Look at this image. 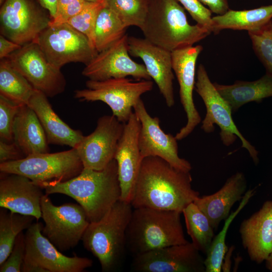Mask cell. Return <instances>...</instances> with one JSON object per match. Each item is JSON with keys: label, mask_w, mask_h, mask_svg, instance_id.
<instances>
[{"label": "cell", "mask_w": 272, "mask_h": 272, "mask_svg": "<svg viewBox=\"0 0 272 272\" xmlns=\"http://www.w3.org/2000/svg\"><path fill=\"white\" fill-rule=\"evenodd\" d=\"M35 89L7 58L0 61V95L20 105H27Z\"/></svg>", "instance_id": "obj_28"}, {"label": "cell", "mask_w": 272, "mask_h": 272, "mask_svg": "<svg viewBox=\"0 0 272 272\" xmlns=\"http://www.w3.org/2000/svg\"><path fill=\"white\" fill-rule=\"evenodd\" d=\"M129 54L141 58L151 78L157 84L168 107L175 103L171 52L160 47L146 38L128 36Z\"/></svg>", "instance_id": "obj_19"}, {"label": "cell", "mask_w": 272, "mask_h": 272, "mask_svg": "<svg viewBox=\"0 0 272 272\" xmlns=\"http://www.w3.org/2000/svg\"><path fill=\"white\" fill-rule=\"evenodd\" d=\"M126 28L118 16L105 6L99 14L94 31V46L100 52L114 44L125 34Z\"/></svg>", "instance_id": "obj_32"}, {"label": "cell", "mask_w": 272, "mask_h": 272, "mask_svg": "<svg viewBox=\"0 0 272 272\" xmlns=\"http://www.w3.org/2000/svg\"><path fill=\"white\" fill-rule=\"evenodd\" d=\"M104 1L106 6L118 16L125 28H142L147 15L149 0Z\"/></svg>", "instance_id": "obj_33"}, {"label": "cell", "mask_w": 272, "mask_h": 272, "mask_svg": "<svg viewBox=\"0 0 272 272\" xmlns=\"http://www.w3.org/2000/svg\"><path fill=\"white\" fill-rule=\"evenodd\" d=\"M248 34L255 55L266 74L272 77V19L261 27L248 31Z\"/></svg>", "instance_id": "obj_34"}, {"label": "cell", "mask_w": 272, "mask_h": 272, "mask_svg": "<svg viewBox=\"0 0 272 272\" xmlns=\"http://www.w3.org/2000/svg\"><path fill=\"white\" fill-rule=\"evenodd\" d=\"M246 188L247 181L244 174L237 172L229 177L218 191L199 196L193 202L207 216L215 230L220 222L228 217L235 203L242 199Z\"/></svg>", "instance_id": "obj_23"}, {"label": "cell", "mask_w": 272, "mask_h": 272, "mask_svg": "<svg viewBox=\"0 0 272 272\" xmlns=\"http://www.w3.org/2000/svg\"><path fill=\"white\" fill-rule=\"evenodd\" d=\"M0 207L14 213L41 218L42 188L29 178L1 172Z\"/></svg>", "instance_id": "obj_21"}, {"label": "cell", "mask_w": 272, "mask_h": 272, "mask_svg": "<svg viewBox=\"0 0 272 272\" xmlns=\"http://www.w3.org/2000/svg\"><path fill=\"white\" fill-rule=\"evenodd\" d=\"M141 122L133 113L124 123L114 156L121 188L120 200L130 203L142 162L139 147Z\"/></svg>", "instance_id": "obj_20"}, {"label": "cell", "mask_w": 272, "mask_h": 272, "mask_svg": "<svg viewBox=\"0 0 272 272\" xmlns=\"http://www.w3.org/2000/svg\"><path fill=\"white\" fill-rule=\"evenodd\" d=\"M83 169L75 148L54 153L33 154L0 163L1 172L24 176L36 184L66 181L78 176Z\"/></svg>", "instance_id": "obj_7"}, {"label": "cell", "mask_w": 272, "mask_h": 272, "mask_svg": "<svg viewBox=\"0 0 272 272\" xmlns=\"http://www.w3.org/2000/svg\"><path fill=\"white\" fill-rule=\"evenodd\" d=\"M182 212L148 208L133 209L126 232V247L134 256L184 244Z\"/></svg>", "instance_id": "obj_4"}, {"label": "cell", "mask_w": 272, "mask_h": 272, "mask_svg": "<svg viewBox=\"0 0 272 272\" xmlns=\"http://www.w3.org/2000/svg\"><path fill=\"white\" fill-rule=\"evenodd\" d=\"M1 208L0 210V265L11 253L16 238L33 223L35 217Z\"/></svg>", "instance_id": "obj_30"}, {"label": "cell", "mask_w": 272, "mask_h": 272, "mask_svg": "<svg viewBox=\"0 0 272 272\" xmlns=\"http://www.w3.org/2000/svg\"><path fill=\"white\" fill-rule=\"evenodd\" d=\"M195 90L202 99L206 107V114L201 128L206 133L214 130L215 124L220 129V136L223 144L229 146L239 138L242 147L249 154L255 164L259 162L258 152L241 134L232 117V109L217 91L208 75L205 67L200 64L197 68Z\"/></svg>", "instance_id": "obj_8"}, {"label": "cell", "mask_w": 272, "mask_h": 272, "mask_svg": "<svg viewBox=\"0 0 272 272\" xmlns=\"http://www.w3.org/2000/svg\"><path fill=\"white\" fill-rule=\"evenodd\" d=\"M47 97L42 92L35 89L27 105L37 115L48 143L76 149L84 135L81 131L73 129L60 118L53 110Z\"/></svg>", "instance_id": "obj_24"}, {"label": "cell", "mask_w": 272, "mask_h": 272, "mask_svg": "<svg viewBox=\"0 0 272 272\" xmlns=\"http://www.w3.org/2000/svg\"><path fill=\"white\" fill-rule=\"evenodd\" d=\"M34 42L47 60L59 69L71 62L86 65L98 53L86 36L66 23L49 25Z\"/></svg>", "instance_id": "obj_11"}, {"label": "cell", "mask_w": 272, "mask_h": 272, "mask_svg": "<svg viewBox=\"0 0 272 272\" xmlns=\"http://www.w3.org/2000/svg\"><path fill=\"white\" fill-rule=\"evenodd\" d=\"M192 181L190 172L176 169L158 157H146L141 162L130 204L133 209L182 212L199 196Z\"/></svg>", "instance_id": "obj_1"}, {"label": "cell", "mask_w": 272, "mask_h": 272, "mask_svg": "<svg viewBox=\"0 0 272 272\" xmlns=\"http://www.w3.org/2000/svg\"><path fill=\"white\" fill-rule=\"evenodd\" d=\"M21 106L0 95L1 140L9 142H13V126Z\"/></svg>", "instance_id": "obj_36"}, {"label": "cell", "mask_w": 272, "mask_h": 272, "mask_svg": "<svg viewBox=\"0 0 272 272\" xmlns=\"http://www.w3.org/2000/svg\"><path fill=\"white\" fill-rule=\"evenodd\" d=\"M13 142L26 157L48 153V143L35 112L28 105H21L13 126Z\"/></svg>", "instance_id": "obj_25"}, {"label": "cell", "mask_w": 272, "mask_h": 272, "mask_svg": "<svg viewBox=\"0 0 272 272\" xmlns=\"http://www.w3.org/2000/svg\"><path fill=\"white\" fill-rule=\"evenodd\" d=\"M125 34L107 49L98 52L82 71V75L93 81L131 76L135 80H151L144 65L133 60Z\"/></svg>", "instance_id": "obj_17"}, {"label": "cell", "mask_w": 272, "mask_h": 272, "mask_svg": "<svg viewBox=\"0 0 272 272\" xmlns=\"http://www.w3.org/2000/svg\"><path fill=\"white\" fill-rule=\"evenodd\" d=\"M182 214L191 243L199 252L206 255L215 237V229L209 219L193 202L187 205Z\"/></svg>", "instance_id": "obj_29"}, {"label": "cell", "mask_w": 272, "mask_h": 272, "mask_svg": "<svg viewBox=\"0 0 272 272\" xmlns=\"http://www.w3.org/2000/svg\"><path fill=\"white\" fill-rule=\"evenodd\" d=\"M6 0H0V5L1 6L3 5Z\"/></svg>", "instance_id": "obj_47"}, {"label": "cell", "mask_w": 272, "mask_h": 272, "mask_svg": "<svg viewBox=\"0 0 272 272\" xmlns=\"http://www.w3.org/2000/svg\"><path fill=\"white\" fill-rule=\"evenodd\" d=\"M21 47V45L0 35L1 59L8 57L10 54L20 49Z\"/></svg>", "instance_id": "obj_41"}, {"label": "cell", "mask_w": 272, "mask_h": 272, "mask_svg": "<svg viewBox=\"0 0 272 272\" xmlns=\"http://www.w3.org/2000/svg\"><path fill=\"white\" fill-rule=\"evenodd\" d=\"M214 85L233 113L249 102L259 103L264 98L272 97V77L266 73L254 81H237L232 85L214 83Z\"/></svg>", "instance_id": "obj_26"}, {"label": "cell", "mask_w": 272, "mask_h": 272, "mask_svg": "<svg viewBox=\"0 0 272 272\" xmlns=\"http://www.w3.org/2000/svg\"><path fill=\"white\" fill-rule=\"evenodd\" d=\"M234 251V247L231 246L230 247L229 249H228L223 260V262L222 266V270L223 269V271H230L231 268V256L232 253V252Z\"/></svg>", "instance_id": "obj_44"}, {"label": "cell", "mask_w": 272, "mask_h": 272, "mask_svg": "<svg viewBox=\"0 0 272 272\" xmlns=\"http://www.w3.org/2000/svg\"><path fill=\"white\" fill-rule=\"evenodd\" d=\"M131 270L139 272H205V259L191 242L134 256Z\"/></svg>", "instance_id": "obj_15"}, {"label": "cell", "mask_w": 272, "mask_h": 272, "mask_svg": "<svg viewBox=\"0 0 272 272\" xmlns=\"http://www.w3.org/2000/svg\"><path fill=\"white\" fill-rule=\"evenodd\" d=\"M265 262L266 267L272 271V253L269 255Z\"/></svg>", "instance_id": "obj_45"}, {"label": "cell", "mask_w": 272, "mask_h": 272, "mask_svg": "<svg viewBox=\"0 0 272 272\" xmlns=\"http://www.w3.org/2000/svg\"><path fill=\"white\" fill-rule=\"evenodd\" d=\"M124 123L113 115L100 117L94 131L84 136L76 149L84 168L102 170L114 159Z\"/></svg>", "instance_id": "obj_16"}, {"label": "cell", "mask_w": 272, "mask_h": 272, "mask_svg": "<svg viewBox=\"0 0 272 272\" xmlns=\"http://www.w3.org/2000/svg\"><path fill=\"white\" fill-rule=\"evenodd\" d=\"M37 184L47 195L60 193L73 198L84 209L90 223L100 220L121 197L115 159L102 170L84 168L67 181Z\"/></svg>", "instance_id": "obj_2"}, {"label": "cell", "mask_w": 272, "mask_h": 272, "mask_svg": "<svg viewBox=\"0 0 272 272\" xmlns=\"http://www.w3.org/2000/svg\"><path fill=\"white\" fill-rule=\"evenodd\" d=\"M41 208L43 235L61 252L76 247L90 223L82 207L73 203L54 205L45 194Z\"/></svg>", "instance_id": "obj_9"}, {"label": "cell", "mask_w": 272, "mask_h": 272, "mask_svg": "<svg viewBox=\"0 0 272 272\" xmlns=\"http://www.w3.org/2000/svg\"><path fill=\"white\" fill-rule=\"evenodd\" d=\"M132 208L118 200L100 220L90 223L83 235L84 247L98 259L102 271H113L122 261Z\"/></svg>", "instance_id": "obj_5"}, {"label": "cell", "mask_w": 272, "mask_h": 272, "mask_svg": "<svg viewBox=\"0 0 272 272\" xmlns=\"http://www.w3.org/2000/svg\"><path fill=\"white\" fill-rule=\"evenodd\" d=\"M41 6L49 13L51 19L55 15L57 0H38Z\"/></svg>", "instance_id": "obj_43"}, {"label": "cell", "mask_w": 272, "mask_h": 272, "mask_svg": "<svg viewBox=\"0 0 272 272\" xmlns=\"http://www.w3.org/2000/svg\"><path fill=\"white\" fill-rule=\"evenodd\" d=\"M43 225L33 223L25 234L26 251L22 272H82L92 266V260L67 256L41 233Z\"/></svg>", "instance_id": "obj_10"}, {"label": "cell", "mask_w": 272, "mask_h": 272, "mask_svg": "<svg viewBox=\"0 0 272 272\" xmlns=\"http://www.w3.org/2000/svg\"><path fill=\"white\" fill-rule=\"evenodd\" d=\"M190 14L196 24L212 33L211 11L199 0H177Z\"/></svg>", "instance_id": "obj_39"}, {"label": "cell", "mask_w": 272, "mask_h": 272, "mask_svg": "<svg viewBox=\"0 0 272 272\" xmlns=\"http://www.w3.org/2000/svg\"><path fill=\"white\" fill-rule=\"evenodd\" d=\"M25 234L21 232L16 237L12 250L0 265L1 272H20L25 256Z\"/></svg>", "instance_id": "obj_38"}, {"label": "cell", "mask_w": 272, "mask_h": 272, "mask_svg": "<svg viewBox=\"0 0 272 272\" xmlns=\"http://www.w3.org/2000/svg\"><path fill=\"white\" fill-rule=\"evenodd\" d=\"M105 6L104 0L90 2L81 12L66 22L86 36L94 47V31L96 20L99 13Z\"/></svg>", "instance_id": "obj_35"}, {"label": "cell", "mask_w": 272, "mask_h": 272, "mask_svg": "<svg viewBox=\"0 0 272 272\" xmlns=\"http://www.w3.org/2000/svg\"><path fill=\"white\" fill-rule=\"evenodd\" d=\"M51 20L38 0H6L1 6V34L22 46L34 42Z\"/></svg>", "instance_id": "obj_12"}, {"label": "cell", "mask_w": 272, "mask_h": 272, "mask_svg": "<svg viewBox=\"0 0 272 272\" xmlns=\"http://www.w3.org/2000/svg\"><path fill=\"white\" fill-rule=\"evenodd\" d=\"M272 19V5L257 8L233 10L212 17V33L218 34L224 29L247 30L257 29Z\"/></svg>", "instance_id": "obj_27"}, {"label": "cell", "mask_w": 272, "mask_h": 272, "mask_svg": "<svg viewBox=\"0 0 272 272\" xmlns=\"http://www.w3.org/2000/svg\"><path fill=\"white\" fill-rule=\"evenodd\" d=\"M26 156L14 142L0 140V163L22 159Z\"/></svg>", "instance_id": "obj_40"}, {"label": "cell", "mask_w": 272, "mask_h": 272, "mask_svg": "<svg viewBox=\"0 0 272 272\" xmlns=\"http://www.w3.org/2000/svg\"><path fill=\"white\" fill-rule=\"evenodd\" d=\"M133 111L141 122L138 142L142 160L149 156L158 157L176 169L190 172V163L178 155L177 139L161 129L159 118L149 114L141 99L133 106Z\"/></svg>", "instance_id": "obj_14"}, {"label": "cell", "mask_w": 272, "mask_h": 272, "mask_svg": "<svg viewBox=\"0 0 272 272\" xmlns=\"http://www.w3.org/2000/svg\"><path fill=\"white\" fill-rule=\"evenodd\" d=\"M7 58L34 89L42 92L48 97L64 92L66 82L60 69L47 60L36 42L22 46Z\"/></svg>", "instance_id": "obj_13"}, {"label": "cell", "mask_w": 272, "mask_h": 272, "mask_svg": "<svg viewBox=\"0 0 272 272\" xmlns=\"http://www.w3.org/2000/svg\"><path fill=\"white\" fill-rule=\"evenodd\" d=\"M86 89L74 91V98L81 101H100L109 106L112 115L123 123L133 113V106L141 96L152 90L151 80H136L127 77L103 81L88 80Z\"/></svg>", "instance_id": "obj_6"}, {"label": "cell", "mask_w": 272, "mask_h": 272, "mask_svg": "<svg viewBox=\"0 0 272 272\" xmlns=\"http://www.w3.org/2000/svg\"><path fill=\"white\" fill-rule=\"evenodd\" d=\"M140 29L145 38L171 52L193 46L211 33L197 24H190L184 8L177 0H149Z\"/></svg>", "instance_id": "obj_3"}, {"label": "cell", "mask_w": 272, "mask_h": 272, "mask_svg": "<svg viewBox=\"0 0 272 272\" xmlns=\"http://www.w3.org/2000/svg\"><path fill=\"white\" fill-rule=\"evenodd\" d=\"M202 49L201 45H197L171 52L172 69L179 85L180 100L187 116L186 124L175 136L177 141L186 138L201 122L193 101V91L196 61Z\"/></svg>", "instance_id": "obj_18"}, {"label": "cell", "mask_w": 272, "mask_h": 272, "mask_svg": "<svg viewBox=\"0 0 272 272\" xmlns=\"http://www.w3.org/2000/svg\"><path fill=\"white\" fill-rule=\"evenodd\" d=\"M239 233L242 245L249 258L257 263L265 261L272 253V201L241 223Z\"/></svg>", "instance_id": "obj_22"}, {"label": "cell", "mask_w": 272, "mask_h": 272, "mask_svg": "<svg viewBox=\"0 0 272 272\" xmlns=\"http://www.w3.org/2000/svg\"><path fill=\"white\" fill-rule=\"evenodd\" d=\"M85 1L89 2H97L101 0H85Z\"/></svg>", "instance_id": "obj_46"}, {"label": "cell", "mask_w": 272, "mask_h": 272, "mask_svg": "<svg viewBox=\"0 0 272 272\" xmlns=\"http://www.w3.org/2000/svg\"><path fill=\"white\" fill-rule=\"evenodd\" d=\"M254 193V189L246 191L238 207L225 220L222 229L213 238L206 254V258L205 259V272H221L222 271L223 261L228 250L225 240L228 228L233 220L246 206Z\"/></svg>", "instance_id": "obj_31"}, {"label": "cell", "mask_w": 272, "mask_h": 272, "mask_svg": "<svg viewBox=\"0 0 272 272\" xmlns=\"http://www.w3.org/2000/svg\"><path fill=\"white\" fill-rule=\"evenodd\" d=\"M90 3L85 0H57L55 16L51 19L49 25L66 23L81 12Z\"/></svg>", "instance_id": "obj_37"}, {"label": "cell", "mask_w": 272, "mask_h": 272, "mask_svg": "<svg viewBox=\"0 0 272 272\" xmlns=\"http://www.w3.org/2000/svg\"><path fill=\"white\" fill-rule=\"evenodd\" d=\"M208 7L212 13L222 15L229 10V0H199Z\"/></svg>", "instance_id": "obj_42"}]
</instances>
